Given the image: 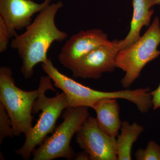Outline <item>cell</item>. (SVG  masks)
I'll return each instance as SVG.
<instances>
[{"label": "cell", "instance_id": "cell-1", "mask_svg": "<svg viewBox=\"0 0 160 160\" xmlns=\"http://www.w3.org/2000/svg\"><path fill=\"white\" fill-rule=\"evenodd\" d=\"M63 6L61 1L49 4L39 12L23 34L17 35L12 41L10 47L17 50L22 60L21 71L25 78L32 77L38 64L48 61L47 52L53 42H62L68 37L66 32L58 29L55 22Z\"/></svg>", "mask_w": 160, "mask_h": 160}, {"label": "cell", "instance_id": "cell-2", "mask_svg": "<svg viewBox=\"0 0 160 160\" xmlns=\"http://www.w3.org/2000/svg\"><path fill=\"white\" fill-rule=\"evenodd\" d=\"M43 71L50 77L53 86L62 90L66 96L68 108L80 106L92 108L98 101L105 98L123 99L134 104L139 111L146 113L152 106L151 92L149 88H140L113 92L98 91L76 82L61 73L51 59L42 63Z\"/></svg>", "mask_w": 160, "mask_h": 160}, {"label": "cell", "instance_id": "cell-3", "mask_svg": "<svg viewBox=\"0 0 160 160\" xmlns=\"http://www.w3.org/2000/svg\"><path fill=\"white\" fill-rule=\"evenodd\" d=\"M10 67L0 68V103L11 119L15 136L27 134L32 126V108L43 89L51 83L49 76H42L37 89L26 91L16 85Z\"/></svg>", "mask_w": 160, "mask_h": 160}, {"label": "cell", "instance_id": "cell-4", "mask_svg": "<svg viewBox=\"0 0 160 160\" xmlns=\"http://www.w3.org/2000/svg\"><path fill=\"white\" fill-rule=\"evenodd\" d=\"M52 83L43 89L38 98L35 101L32 108V114L41 111L37 122L26 136L23 146L15 152L23 159L29 160L36 147L42 144L49 133L55 129L57 121L62 112L68 108L66 96L64 92L58 93L53 98L46 96L47 90L55 91Z\"/></svg>", "mask_w": 160, "mask_h": 160}, {"label": "cell", "instance_id": "cell-5", "mask_svg": "<svg viewBox=\"0 0 160 160\" xmlns=\"http://www.w3.org/2000/svg\"><path fill=\"white\" fill-rule=\"evenodd\" d=\"M159 19L155 18L151 26L135 42L118 52L116 67L126 72L121 80L123 88L128 89L139 77L146 64L160 55Z\"/></svg>", "mask_w": 160, "mask_h": 160}, {"label": "cell", "instance_id": "cell-6", "mask_svg": "<svg viewBox=\"0 0 160 160\" xmlns=\"http://www.w3.org/2000/svg\"><path fill=\"white\" fill-rule=\"evenodd\" d=\"M63 121L50 137L32 152L33 160H52L58 158H74L76 153L70 146L73 135L90 116L89 107H69L62 115Z\"/></svg>", "mask_w": 160, "mask_h": 160}, {"label": "cell", "instance_id": "cell-7", "mask_svg": "<svg viewBox=\"0 0 160 160\" xmlns=\"http://www.w3.org/2000/svg\"><path fill=\"white\" fill-rule=\"evenodd\" d=\"M76 142L91 160H118L116 138L101 129L96 118L89 116L76 133Z\"/></svg>", "mask_w": 160, "mask_h": 160}, {"label": "cell", "instance_id": "cell-8", "mask_svg": "<svg viewBox=\"0 0 160 160\" xmlns=\"http://www.w3.org/2000/svg\"><path fill=\"white\" fill-rule=\"evenodd\" d=\"M118 40H113L111 46H103L96 48L83 56L69 70L75 78L97 80L103 73L112 72L116 67Z\"/></svg>", "mask_w": 160, "mask_h": 160}, {"label": "cell", "instance_id": "cell-9", "mask_svg": "<svg viewBox=\"0 0 160 160\" xmlns=\"http://www.w3.org/2000/svg\"><path fill=\"white\" fill-rule=\"evenodd\" d=\"M113 43L101 29L81 30L66 41L58 58L64 67L70 69L81 58L93 49L101 46H111Z\"/></svg>", "mask_w": 160, "mask_h": 160}, {"label": "cell", "instance_id": "cell-10", "mask_svg": "<svg viewBox=\"0 0 160 160\" xmlns=\"http://www.w3.org/2000/svg\"><path fill=\"white\" fill-rule=\"evenodd\" d=\"M32 0H0V16L3 18L11 38L17 35L16 30L26 28L31 24L33 15L48 6Z\"/></svg>", "mask_w": 160, "mask_h": 160}, {"label": "cell", "instance_id": "cell-11", "mask_svg": "<svg viewBox=\"0 0 160 160\" xmlns=\"http://www.w3.org/2000/svg\"><path fill=\"white\" fill-rule=\"evenodd\" d=\"M157 5L156 0H132L133 14L130 23L129 33L123 40L118 41V51L128 47L139 39L140 32L143 26L150 25L153 9L152 6Z\"/></svg>", "mask_w": 160, "mask_h": 160}, {"label": "cell", "instance_id": "cell-12", "mask_svg": "<svg viewBox=\"0 0 160 160\" xmlns=\"http://www.w3.org/2000/svg\"><path fill=\"white\" fill-rule=\"evenodd\" d=\"M117 99L105 98L98 101L92 106L101 129L113 137L118 135L122 122L120 118L119 105Z\"/></svg>", "mask_w": 160, "mask_h": 160}, {"label": "cell", "instance_id": "cell-13", "mask_svg": "<svg viewBox=\"0 0 160 160\" xmlns=\"http://www.w3.org/2000/svg\"><path fill=\"white\" fill-rule=\"evenodd\" d=\"M120 130L116 139L118 160H131L132 145L144 131V127L136 122L130 124L125 121L122 122Z\"/></svg>", "mask_w": 160, "mask_h": 160}, {"label": "cell", "instance_id": "cell-14", "mask_svg": "<svg viewBox=\"0 0 160 160\" xmlns=\"http://www.w3.org/2000/svg\"><path fill=\"white\" fill-rule=\"evenodd\" d=\"M14 136L11 119L4 106L0 103V145L5 138H12Z\"/></svg>", "mask_w": 160, "mask_h": 160}, {"label": "cell", "instance_id": "cell-15", "mask_svg": "<svg viewBox=\"0 0 160 160\" xmlns=\"http://www.w3.org/2000/svg\"><path fill=\"white\" fill-rule=\"evenodd\" d=\"M137 160H160V146L154 141H149L146 149L140 148L135 153Z\"/></svg>", "mask_w": 160, "mask_h": 160}, {"label": "cell", "instance_id": "cell-16", "mask_svg": "<svg viewBox=\"0 0 160 160\" xmlns=\"http://www.w3.org/2000/svg\"><path fill=\"white\" fill-rule=\"evenodd\" d=\"M10 38L11 37L8 27L4 19L0 16V52L6 51Z\"/></svg>", "mask_w": 160, "mask_h": 160}, {"label": "cell", "instance_id": "cell-17", "mask_svg": "<svg viewBox=\"0 0 160 160\" xmlns=\"http://www.w3.org/2000/svg\"><path fill=\"white\" fill-rule=\"evenodd\" d=\"M151 95L153 109L160 108V84L157 89L151 92Z\"/></svg>", "mask_w": 160, "mask_h": 160}, {"label": "cell", "instance_id": "cell-18", "mask_svg": "<svg viewBox=\"0 0 160 160\" xmlns=\"http://www.w3.org/2000/svg\"><path fill=\"white\" fill-rule=\"evenodd\" d=\"M74 160H90V158L89 154L86 151L83 150V151L79 152L76 154Z\"/></svg>", "mask_w": 160, "mask_h": 160}, {"label": "cell", "instance_id": "cell-19", "mask_svg": "<svg viewBox=\"0 0 160 160\" xmlns=\"http://www.w3.org/2000/svg\"><path fill=\"white\" fill-rule=\"evenodd\" d=\"M53 1V0H45V2H46V3H47L48 5H49L50 4V2H52V1Z\"/></svg>", "mask_w": 160, "mask_h": 160}, {"label": "cell", "instance_id": "cell-20", "mask_svg": "<svg viewBox=\"0 0 160 160\" xmlns=\"http://www.w3.org/2000/svg\"><path fill=\"white\" fill-rule=\"evenodd\" d=\"M156 1L157 5H160V0H156Z\"/></svg>", "mask_w": 160, "mask_h": 160}]
</instances>
